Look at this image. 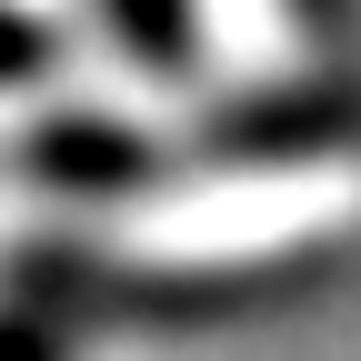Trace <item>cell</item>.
Returning a JSON list of instances; mask_svg holds the SVG:
<instances>
[{
	"mask_svg": "<svg viewBox=\"0 0 361 361\" xmlns=\"http://www.w3.org/2000/svg\"><path fill=\"white\" fill-rule=\"evenodd\" d=\"M341 211H361V171H241V180H211V201H191L180 221H151V261H251L261 241L291 251V241H322Z\"/></svg>",
	"mask_w": 361,
	"mask_h": 361,
	"instance_id": "6da1fadb",
	"label": "cell"
}]
</instances>
